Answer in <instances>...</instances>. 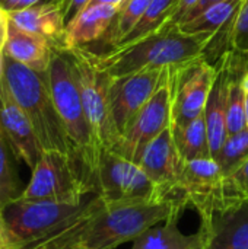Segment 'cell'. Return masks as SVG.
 <instances>
[{
    "label": "cell",
    "mask_w": 248,
    "mask_h": 249,
    "mask_svg": "<svg viewBox=\"0 0 248 249\" xmlns=\"http://www.w3.org/2000/svg\"><path fill=\"white\" fill-rule=\"evenodd\" d=\"M186 207L172 200L108 204L95 191L76 217L25 249H115L161 222L180 220Z\"/></svg>",
    "instance_id": "cell-1"
},
{
    "label": "cell",
    "mask_w": 248,
    "mask_h": 249,
    "mask_svg": "<svg viewBox=\"0 0 248 249\" xmlns=\"http://www.w3.org/2000/svg\"><path fill=\"white\" fill-rule=\"evenodd\" d=\"M212 36L187 35L178 26H164L134 42L98 54L96 61L110 77H121L140 70L180 67L202 58Z\"/></svg>",
    "instance_id": "cell-2"
},
{
    "label": "cell",
    "mask_w": 248,
    "mask_h": 249,
    "mask_svg": "<svg viewBox=\"0 0 248 249\" xmlns=\"http://www.w3.org/2000/svg\"><path fill=\"white\" fill-rule=\"evenodd\" d=\"M44 74L56 109L72 143L75 159L80 163L92 184L99 150L85 114L76 67L70 53L64 48L53 47L50 64Z\"/></svg>",
    "instance_id": "cell-3"
},
{
    "label": "cell",
    "mask_w": 248,
    "mask_h": 249,
    "mask_svg": "<svg viewBox=\"0 0 248 249\" xmlns=\"http://www.w3.org/2000/svg\"><path fill=\"white\" fill-rule=\"evenodd\" d=\"M3 79L15 101L29 118L44 150L75 158L72 143L56 109L45 74L3 55Z\"/></svg>",
    "instance_id": "cell-4"
},
{
    "label": "cell",
    "mask_w": 248,
    "mask_h": 249,
    "mask_svg": "<svg viewBox=\"0 0 248 249\" xmlns=\"http://www.w3.org/2000/svg\"><path fill=\"white\" fill-rule=\"evenodd\" d=\"M92 191L88 175L73 156L44 150L19 200L79 204Z\"/></svg>",
    "instance_id": "cell-5"
},
{
    "label": "cell",
    "mask_w": 248,
    "mask_h": 249,
    "mask_svg": "<svg viewBox=\"0 0 248 249\" xmlns=\"http://www.w3.org/2000/svg\"><path fill=\"white\" fill-rule=\"evenodd\" d=\"M67 51L70 53L76 67L85 114L91 125L96 147L99 153L102 150H113L120 140V134L111 115V77L98 64L96 53L88 47H76Z\"/></svg>",
    "instance_id": "cell-6"
},
{
    "label": "cell",
    "mask_w": 248,
    "mask_h": 249,
    "mask_svg": "<svg viewBox=\"0 0 248 249\" xmlns=\"http://www.w3.org/2000/svg\"><path fill=\"white\" fill-rule=\"evenodd\" d=\"M92 187L108 204H139L168 200L140 165L113 150H102L99 153Z\"/></svg>",
    "instance_id": "cell-7"
},
{
    "label": "cell",
    "mask_w": 248,
    "mask_h": 249,
    "mask_svg": "<svg viewBox=\"0 0 248 249\" xmlns=\"http://www.w3.org/2000/svg\"><path fill=\"white\" fill-rule=\"evenodd\" d=\"M94 193L95 190L79 204L18 200L3 210V216L10 232L25 249L42 241L76 217L85 209Z\"/></svg>",
    "instance_id": "cell-8"
},
{
    "label": "cell",
    "mask_w": 248,
    "mask_h": 249,
    "mask_svg": "<svg viewBox=\"0 0 248 249\" xmlns=\"http://www.w3.org/2000/svg\"><path fill=\"white\" fill-rule=\"evenodd\" d=\"M177 67H170L153 96L140 109L113 152L139 165L146 146L171 125L174 74Z\"/></svg>",
    "instance_id": "cell-9"
},
{
    "label": "cell",
    "mask_w": 248,
    "mask_h": 249,
    "mask_svg": "<svg viewBox=\"0 0 248 249\" xmlns=\"http://www.w3.org/2000/svg\"><path fill=\"white\" fill-rule=\"evenodd\" d=\"M177 191L200 214V220H209L215 213L237 206L231 203L225 175L213 158L184 160L177 178Z\"/></svg>",
    "instance_id": "cell-10"
},
{
    "label": "cell",
    "mask_w": 248,
    "mask_h": 249,
    "mask_svg": "<svg viewBox=\"0 0 248 249\" xmlns=\"http://www.w3.org/2000/svg\"><path fill=\"white\" fill-rule=\"evenodd\" d=\"M216 71L203 57L175 69L171 125H186L205 112Z\"/></svg>",
    "instance_id": "cell-11"
},
{
    "label": "cell",
    "mask_w": 248,
    "mask_h": 249,
    "mask_svg": "<svg viewBox=\"0 0 248 249\" xmlns=\"http://www.w3.org/2000/svg\"><path fill=\"white\" fill-rule=\"evenodd\" d=\"M168 69H152L130 73L121 77H111L110 104L114 125L121 136L133 123L140 109L153 96L162 83Z\"/></svg>",
    "instance_id": "cell-12"
},
{
    "label": "cell",
    "mask_w": 248,
    "mask_h": 249,
    "mask_svg": "<svg viewBox=\"0 0 248 249\" xmlns=\"http://www.w3.org/2000/svg\"><path fill=\"white\" fill-rule=\"evenodd\" d=\"M0 128L18 160L34 169L44 149L29 118L7 89L3 76L0 79Z\"/></svg>",
    "instance_id": "cell-13"
},
{
    "label": "cell",
    "mask_w": 248,
    "mask_h": 249,
    "mask_svg": "<svg viewBox=\"0 0 248 249\" xmlns=\"http://www.w3.org/2000/svg\"><path fill=\"white\" fill-rule=\"evenodd\" d=\"M183 162L184 160L177 150L170 125L146 146L139 165L168 200L180 201L189 206L175 187Z\"/></svg>",
    "instance_id": "cell-14"
},
{
    "label": "cell",
    "mask_w": 248,
    "mask_h": 249,
    "mask_svg": "<svg viewBox=\"0 0 248 249\" xmlns=\"http://www.w3.org/2000/svg\"><path fill=\"white\" fill-rule=\"evenodd\" d=\"M200 226L206 231L205 249H248V201L215 213Z\"/></svg>",
    "instance_id": "cell-15"
},
{
    "label": "cell",
    "mask_w": 248,
    "mask_h": 249,
    "mask_svg": "<svg viewBox=\"0 0 248 249\" xmlns=\"http://www.w3.org/2000/svg\"><path fill=\"white\" fill-rule=\"evenodd\" d=\"M216 69H218L216 77L209 92L208 102L203 112L210 153L213 159L219 155L228 137V131H227V86L229 77L228 53L216 63Z\"/></svg>",
    "instance_id": "cell-16"
},
{
    "label": "cell",
    "mask_w": 248,
    "mask_h": 249,
    "mask_svg": "<svg viewBox=\"0 0 248 249\" xmlns=\"http://www.w3.org/2000/svg\"><path fill=\"white\" fill-rule=\"evenodd\" d=\"M118 12L117 4H88L67 25L61 48L86 47L102 39Z\"/></svg>",
    "instance_id": "cell-17"
},
{
    "label": "cell",
    "mask_w": 248,
    "mask_h": 249,
    "mask_svg": "<svg viewBox=\"0 0 248 249\" xmlns=\"http://www.w3.org/2000/svg\"><path fill=\"white\" fill-rule=\"evenodd\" d=\"M9 16L10 22L20 29L44 36L53 44V47L61 48L66 31V20L61 3L39 4L25 10L12 12L9 13Z\"/></svg>",
    "instance_id": "cell-18"
},
{
    "label": "cell",
    "mask_w": 248,
    "mask_h": 249,
    "mask_svg": "<svg viewBox=\"0 0 248 249\" xmlns=\"http://www.w3.org/2000/svg\"><path fill=\"white\" fill-rule=\"evenodd\" d=\"M53 44L37 34L20 29L10 22L7 42L3 55L20 63L38 73H45L51 58Z\"/></svg>",
    "instance_id": "cell-19"
},
{
    "label": "cell",
    "mask_w": 248,
    "mask_h": 249,
    "mask_svg": "<svg viewBox=\"0 0 248 249\" xmlns=\"http://www.w3.org/2000/svg\"><path fill=\"white\" fill-rule=\"evenodd\" d=\"M206 231L184 235L178 228V220H167L162 226H153L139 235L132 249H205Z\"/></svg>",
    "instance_id": "cell-20"
},
{
    "label": "cell",
    "mask_w": 248,
    "mask_h": 249,
    "mask_svg": "<svg viewBox=\"0 0 248 249\" xmlns=\"http://www.w3.org/2000/svg\"><path fill=\"white\" fill-rule=\"evenodd\" d=\"M244 0H224L218 1L196 18L177 25L181 32L187 35H208L215 36L225 28L235 23L238 12Z\"/></svg>",
    "instance_id": "cell-21"
},
{
    "label": "cell",
    "mask_w": 248,
    "mask_h": 249,
    "mask_svg": "<svg viewBox=\"0 0 248 249\" xmlns=\"http://www.w3.org/2000/svg\"><path fill=\"white\" fill-rule=\"evenodd\" d=\"M174 143L183 160L212 158L203 114L186 125H171Z\"/></svg>",
    "instance_id": "cell-22"
},
{
    "label": "cell",
    "mask_w": 248,
    "mask_h": 249,
    "mask_svg": "<svg viewBox=\"0 0 248 249\" xmlns=\"http://www.w3.org/2000/svg\"><path fill=\"white\" fill-rule=\"evenodd\" d=\"M16 162L18 158L0 128V210L18 201L23 193Z\"/></svg>",
    "instance_id": "cell-23"
},
{
    "label": "cell",
    "mask_w": 248,
    "mask_h": 249,
    "mask_svg": "<svg viewBox=\"0 0 248 249\" xmlns=\"http://www.w3.org/2000/svg\"><path fill=\"white\" fill-rule=\"evenodd\" d=\"M178 1L180 0H151L140 20L134 25V28L118 45L134 42L143 36L152 35L159 29H162L174 16Z\"/></svg>",
    "instance_id": "cell-24"
},
{
    "label": "cell",
    "mask_w": 248,
    "mask_h": 249,
    "mask_svg": "<svg viewBox=\"0 0 248 249\" xmlns=\"http://www.w3.org/2000/svg\"><path fill=\"white\" fill-rule=\"evenodd\" d=\"M149 3L151 0H124L118 6V12L102 41L107 42L111 48L117 47L140 20Z\"/></svg>",
    "instance_id": "cell-25"
},
{
    "label": "cell",
    "mask_w": 248,
    "mask_h": 249,
    "mask_svg": "<svg viewBox=\"0 0 248 249\" xmlns=\"http://www.w3.org/2000/svg\"><path fill=\"white\" fill-rule=\"evenodd\" d=\"M215 159L225 177L234 174L248 159V128L228 136Z\"/></svg>",
    "instance_id": "cell-26"
},
{
    "label": "cell",
    "mask_w": 248,
    "mask_h": 249,
    "mask_svg": "<svg viewBox=\"0 0 248 249\" xmlns=\"http://www.w3.org/2000/svg\"><path fill=\"white\" fill-rule=\"evenodd\" d=\"M225 187L231 203L248 201V159L229 177H225Z\"/></svg>",
    "instance_id": "cell-27"
},
{
    "label": "cell",
    "mask_w": 248,
    "mask_h": 249,
    "mask_svg": "<svg viewBox=\"0 0 248 249\" xmlns=\"http://www.w3.org/2000/svg\"><path fill=\"white\" fill-rule=\"evenodd\" d=\"M232 50L248 57V0L243 1L235 20Z\"/></svg>",
    "instance_id": "cell-28"
},
{
    "label": "cell",
    "mask_w": 248,
    "mask_h": 249,
    "mask_svg": "<svg viewBox=\"0 0 248 249\" xmlns=\"http://www.w3.org/2000/svg\"><path fill=\"white\" fill-rule=\"evenodd\" d=\"M48 3H61V0H0V7H3L7 13H12Z\"/></svg>",
    "instance_id": "cell-29"
},
{
    "label": "cell",
    "mask_w": 248,
    "mask_h": 249,
    "mask_svg": "<svg viewBox=\"0 0 248 249\" xmlns=\"http://www.w3.org/2000/svg\"><path fill=\"white\" fill-rule=\"evenodd\" d=\"M0 249H23V245L10 232L4 220L3 210H0Z\"/></svg>",
    "instance_id": "cell-30"
},
{
    "label": "cell",
    "mask_w": 248,
    "mask_h": 249,
    "mask_svg": "<svg viewBox=\"0 0 248 249\" xmlns=\"http://www.w3.org/2000/svg\"><path fill=\"white\" fill-rule=\"evenodd\" d=\"M92 0H61V9L64 15L66 25L79 13L82 12Z\"/></svg>",
    "instance_id": "cell-31"
},
{
    "label": "cell",
    "mask_w": 248,
    "mask_h": 249,
    "mask_svg": "<svg viewBox=\"0 0 248 249\" xmlns=\"http://www.w3.org/2000/svg\"><path fill=\"white\" fill-rule=\"evenodd\" d=\"M9 28H10V16L3 7H0V55H3V51L7 42Z\"/></svg>",
    "instance_id": "cell-32"
},
{
    "label": "cell",
    "mask_w": 248,
    "mask_h": 249,
    "mask_svg": "<svg viewBox=\"0 0 248 249\" xmlns=\"http://www.w3.org/2000/svg\"><path fill=\"white\" fill-rule=\"evenodd\" d=\"M218 1H224V0H200L186 16H184V19L180 22V23H183V22H187V20H190V19H193V18H196L199 13H202L205 9H208L209 6H212V4H215V3H218ZM178 23V25H180Z\"/></svg>",
    "instance_id": "cell-33"
},
{
    "label": "cell",
    "mask_w": 248,
    "mask_h": 249,
    "mask_svg": "<svg viewBox=\"0 0 248 249\" xmlns=\"http://www.w3.org/2000/svg\"><path fill=\"white\" fill-rule=\"evenodd\" d=\"M124 0H92L89 4H117L120 6Z\"/></svg>",
    "instance_id": "cell-34"
},
{
    "label": "cell",
    "mask_w": 248,
    "mask_h": 249,
    "mask_svg": "<svg viewBox=\"0 0 248 249\" xmlns=\"http://www.w3.org/2000/svg\"><path fill=\"white\" fill-rule=\"evenodd\" d=\"M243 83H244V89H246V92H247V93H248V70H247V73L244 74Z\"/></svg>",
    "instance_id": "cell-35"
},
{
    "label": "cell",
    "mask_w": 248,
    "mask_h": 249,
    "mask_svg": "<svg viewBox=\"0 0 248 249\" xmlns=\"http://www.w3.org/2000/svg\"><path fill=\"white\" fill-rule=\"evenodd\" d=\"M246 123H247V128H248V93L246 95Z\"/></svg>",
    "instance_id": "cell-36"
},
{
    "label": "cell",
    "mask_w": 248,
    "mask_h": 249,
    "mask_svg": "<svg viewBox=\"0 0 248 249\" xmlns=\"http://www.w3.org/2000/svg\"><path fill=\"white\" fill-rule=\"evenodd\" d=\"M3 76V55H0V79Z\"/></svg>",
    "instance_id": "cell-37"
},
{
    "label": "cell",
    "mask_w": 248,
    "mask_h": 249,
    "mask_svg": "<svg viewBox=\"0 0 248 249\" xmlns=\"http://www.w3.org/2000/svg\"><path fill=\"white\" fill-rule=\"evenodd\" d=\"M77 249H79V248H77Z\"/></svg>",
    "instance_id": "cell-38"
}]
</instances>
